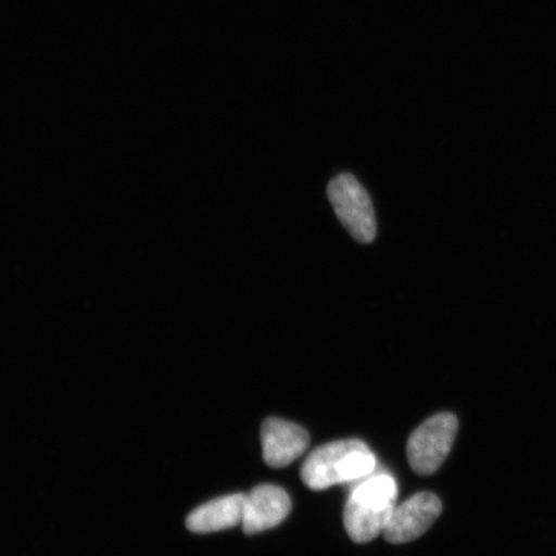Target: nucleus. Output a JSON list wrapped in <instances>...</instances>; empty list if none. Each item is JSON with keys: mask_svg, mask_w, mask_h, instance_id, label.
Instances as JSON below:
<instances>
[{"mask_svg": "<svg viewBox=\"0 0 556 556\" xmlns=\"http://www.w3.org/2000/svg\"><path fill=\"white\" fill-rule=\"evenodd\" d=\"M377 457L367 444L359 440H344L324 444L304 462L301 478L313 491L329 486L354 483L372 475Z\"/></svg>", "mask_w": 556, "mask_h": 556, "instance_id": "1", "label": "nucleus"}, {"mask_svg": "<svg viewBox=\"0 0 556 556\" xmlns=\"http://www.w3.org/2000/svg\"><path fill=\"white\" fill-rule=\"evenodd\" d=\"M391 493L378 485L353 486L344 507V527L356 544H367L384 532L395 507Z\"/></svg>", "mask_w": 556, "mask_h": 556, "instance_id": "2", "label": "nucleus"}, {"mask_svg": "<svg viewBox=\"0 0 556 556\" xmlns=\"http://www.w3.org/2000/svg\"><path fill=\"white\" fill-rule=\"evenodd\" d=\"M328 197L340 224L352 238L370 243L377 238L378 226L370 194L350 173L340 174L328 186Z\"/></svg>", "mask_w": 556, "mask_h": 556, "instance_id": "3", "label": "nucleus"}, {"mask_svg": "<svg viewBox=\"0 0 556 556\" xmlns=\"http://www.w3.org/2000/svg\"><path fill=\"white\" fill-rule=\"evenodd\" d=\"M458 430L454 414H437L409 437L407 457L409 467L420 476L433 475L446 460Z\"/></svg>", "mask_w": 556, "mask_h": 556, "instance_id": "4", "label": "nucleus"}, {"mask_svg": "<svg viewBox=\"0 0 556 556\" xmlns=\"http://www.w3.org/2000/svg\"><path fill=\"white\" fill-rule=\"evenodd\" d=\"M442 511L441 500L432 492H420L395 506L382 536L391 544H407L422 536Z\"/></svg>", "mask_w": 556, "mask_h": 556, "instance_id": "5", "label": "nucleus"}, {"mask_svg": "<svg viewBox=\"0 0 556 556\" xmlns=\"http://www.w3.org/2000/svg\"><path fill=\"white\" fill-rule=\"evenodd\" d=\"M261 440L264 463L270 468L288 467L309 446L307 430L278 417L264 420Z\"/></svg>", "mask_w": 556, "mask_h": 556, "instance_id": "6", "label": "nucleus"}, {"mask_svg": "<svg viewBox=\"0 0 556 556\" xmlns=\"http://www.w3.org/2000/svg\"><path fill=\"white\" fill-rule=\"evenodd\" d=\"M291 510V500L281 486L262 484L247 495L242 530L249 536L281 525Z\"/></svg>", "mask_w": 556, "mask_h": 556, "instance_id": "7", "label": "nucleus"}, {"mask_svg": "<svg viewBox=\"0 0 556 556\" xmlns=\"http://www.w3.org/2000/svg\"><path fill=\"white\" fill-rule=\"evenodd\" d=\"M247 495L235 493L215 498L194 509L186 520V526L193 533H212L229 530L242 525Z\"/></svg>", "mask_w": 556, "mask_h": 556, "instance_id": "8", "label": "nucleus"}]
</instances>
